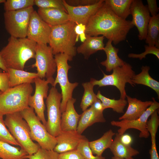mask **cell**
Instances as JSON below:
<instances>
[{
  "mask_svg": "<svg viewBox=\"0 0 159 159\" xmlns=\"http://www.w3.org/2000/svg\"><path fill=\"white\" fill-rule=\"evenodd\" d=\"M37 43L29 39L10 36L7 44L0 51L2 61L7 68L24 70L29 59L35 58Z\"/></svg>",
  "mask_w": 159,
  "mask_h": 159,
  "instance_id": "obj_2",
  "label": "cell"
},
{
  "mask_svg": "<svg viewBox=\"0 0 159 159\" xmlns=\"http://www.w3.org/2000/svg\"><path fill=\"white\" fill-rule=\"evenodd\" d=\"M99 0H65L69 5L73 6H88L95 4Z\"/></svg>",
  "mask_w": 159,
  "mask_h": 159,
  "instance_id": "obj_40",
  "label": "cell"
},
{
  "mask_svg": "<svg viewBox=\"0 0 159 159\" xmlns=\"http://www.w3.org/2000/svg\"><path fill=\"white\" fill-rule=\"evenodd\" d=\"M56 138L57 144L53 150L58 154L77 150L81 141L86 138L77 131H62Z\"/></svg>",
  "mask_w": 159,
  "mask_h": 159,
  "instance_id": "obj_17",
  "label": "cell"
},
{
  "mask_svg": "<svg viewBox=\"0 0 159 159\" xmlns=\"http://www.w3.org/2000/svg\"><path fill=\"white\" fill-rule=\"evenodd\" d=\"M86 39L76 49L77 52L83 55L85 59L99 50H103L105 47V37L101 36H91L86 34Z\"/></svg>",
  "mask_w": 159,
  "mask_h": 159,
  "instance_id": "obj_21",
  "label": "cell"
},
{
  "mask_svg": "<svg viewBox=\"0 0 159 159\" xmlns=\"http://www.w3.org/2000/svg\"><path fill=\"white\" fill-rule=\"evenodd\" d=\"M10 88L24 84L34 83L35 79L38 77L37 72H26L24 70L8 68Z\"/></svg>",
  "mask_w": 159,
  "mask_h": 159,
  "instance_id": "obj_24",
  "label": "cell"
},
{
  "mask_svg": "<svg viewBox=\"0 0 159 159\" xmlns=\"http://www.w3.org/2000/svg\"><path fill=\"white\" fill-rule=\"evenodd\" d=\"M134 26L131 21L117 16L104 2L89 20L85 33L91 36L102 35L116 45L126 39L128 33Z\"/></svg>",
  "mask_w": 159,
  "mask_h": 159,
  "instance_id": "obj_1",
  "label": "cell"
},
{
  "mask_svg": "<svg viewBox=\"0 0 159 159\" xmlns=\"http://www.w3.org/2000/svg\"><path fill=\"white\" fill-rule=\"evenodd\" d=\"M33 91L30 83L23 84L0 95V114L3 115L20 112L29 107V99Z\"/></svg>",
  "mask_w": 159,
  "mask_h": 159,
  "instance_id": "obj_4",
  "label": "cell"
},
{
  "mask_svg": "<svg viewBox=\"0 0 159 159\" xmlns=\"http://www.w3.org/2000/svg\"><path fill=\"white\" fill-rule=\"evenodd\" d=\"M128 104L127 109L124 114L119 118V120H132L138 118L151 105L153 101H142L135 98L127 95Z\"/></svg>",
  "mask_w": 159,
  "mask_h": 159,
  "instance_id": "obj_20",
  "label": "cell"
},
{
  "mask_svg": "<svg viewBox=\"0 0 159 159\" xmlns=\"http://www.w3.org/2000/svg\"><path fill=\"white\" fill-rule=\"evenodd\" d=\"M153 102L151 105L138 119L132 120H122L120 121L113 120L111 122L112 125L120 127L117 133L121 135L124 134L129 129H135L140 131L139 137L148 138L150 133L147 129V122L149 117L159 107V103L152 97Z\"/></svg>",
  "mask_w": 159,
  "mask_h": 159,
  "instance_id": "obj_12",
  "label": "cell"
},
{
  "mask_svg": "<svg viewBox=\"0 0 159 159\" xmlns=\"http://www.w3.org/2000/svg\"><path fill=\"white\" fill-rule=\"evenodd\" d=\"M6 0H0V4L1 3H4Z\"/></svg>",
  "mask_w": 159,
  "mask_h": 159,
  "instance_id": "obj_48",
  "label": "cell"
},
{
  "mask_svg": "<svg viewBox=\"0 0 159 159\" xmlns=\"http://www.w3.org/2000/svg\"><path fill=\"white\" fill-rule=\"evenodd\" d=\"M148 9L151 16L157 15L159 11V8L157 4L156 0H147Z\"/></svg>",
  "mask_w": 159,
  "mask_h": 159,
  "instance_id": "obj_43",
  "label": "cell"
},
{
  "mask_svg": "<svg viewBox=\"0 0 159 159\" xmlns=\"http://www.w3.org/2000/svg\"><path fill=\"white\" fill-rule=\"evenodd\" d=\"M0 69L4 72H7L8 69L4 65L0 56Z\"/></svg>",
  "mask_w": 159,
  "mask_h": 159,
  "instance_id": "obj_46",
  "label": "cell"
},
{
  "mask_svg": "<svg viewBox=\"0 0 159 159\" xmlns=\"http://www.w3.org/2000/svg\"><path fill=\"white\" fill-rule=\"evenodd\" d=\"M130 15L132 16V24L137 28L139 40H145L147 28L151 16L147 5L142 1L132 0L130 6Z\"/></svg>",
  "mask_w": 159,
  "mask_h": 159,
  "instance_id": "obj_15",
  "label": "cell"
},
{
  "mask_svg": "<svg viewBox=\"0 0 159 159\" xmlns=\"http://www.w3.org/2000/svg\"><path fill=\"white\" fill-rule=\"evenodd\" d=\"M121 141L124 144L127 145H131L132 142V137L128 134H123L120 136Z\"/></svg>",
  "mask_w": 159,
  "mask_h": 159,
  "instance_id": "obj_44",
  "label": "cell"
},
{
  "mask_svg": "<svg viewBox=\"0 0 159 159\" xmlns=\"http://www.w3.org/2000/svg\"><path fill=\"white\" fill-rule=\"evenodd\" d=\"M10 88L8 72H0V90L4 92Z\"/></svg>",
  "mask_w": 159,
  "mask_h": 159,
  "instance_id": "obj_41",
  "label": "cell"
},
{
  "mask_svg": "<svg viewBox=\"0 0 159 159\" xmlns=\"http://www.w3.org/2000/svg\"><path fill=\"white\" fill-rule=\"evenodd\" d=\"M76 99L73 97L67 102L65 110L62 113L60 126L62 131H77L81 116L76 111L74 104Z\"/></svg>",
  "mask_w": 159,
  "mask_h": 159,
  "instance_id": "obj_18",
  "label": "cell"
},
{
  "mask_svg": "<svg viewBox=\"0 0 159 159\" xmlns=\"http://www.w3.org/2000/svg\"><path fill=\"white\" fill-rule=\"evenodd\" d=\"M150 67L146 65L141 67V72L135 74L133 77L132 81L136 84L142 85L148 87L153 90L157 93L159 98V82L155 80L150 75Z\"/></svg>",
  "mask_w": 159,
  "mask_h": 159,
  "instance_id": "obj_27",
  "label": "cell"
},
{
  "mask_svg": "<svg viewBox=\"0 0 159 159\" xmlns=\"http://www.w3.org/2000/svg\"><path fill=\"white\" fill-rule=\"evenodd\" d=\"M104 0H99L97 3L90 5L73 6L68 4L63 0L64 6L68 14L69 21L76 24L86 25L90 17L103 5Z\"/></svg>",
  "mask_w": 159,
  "mask_h": 159,
  "instance_id": "obj_16",
  "label": "cell"
},
{
  "mask_svg": "<svg viewBox=\"0 0 159 159\" xmlns=\"http://www.w3.org/2000/svg\"><path fill=\"white\" fill-rule=\"evenodd\" d=\"M50 26L34 10L30 16L27 31L28 38L39 44H49Z\"/></svg>",
  "mask_w": 159,
  "mask_h": 159,
  "instance_id": "obj_14",
  "label": "cell"
},
{
  "mask_svg": "<svg viewBox=\"0 0 159 159\" xmlns=\"http://www.w3.org/2000/svg\"><path fill=\"white\" fill-rule=\"evenodd\" d=\"M3 116L0 114V140L10 145L20 146L7 128L3 119Z\"/></svg>",
  "mask_w": 159,
  "mask_h": 159,
  "instance_id": "obj_34",
  "label": "cell"
},
{
  "mask_svg": "<svg viewBox=\"0 0 159 159\" xmlns=\"http://www.w3.org/2000/svg\"><path fill=\"white\" fill-rule=\"evenodd\" d=\"M37 13L40 18L50 26L60 25L69 21L68 13L56 8H39Z\"/></svg>",
  "mask_w": 159,
  "mask_h": 159,
  "instance_id": "obj_19",
  "label": "cell"
},
{
  "mask_svg": "<svg viewBox=\"0 0 159 159\" xmlns=\"http://www.w3.org/2000/svg\"><path fill=\"white\" fill-rule=\"evenodd\" d=\"M74 30L76 35V42L78 41L80 37L81 42H83L86 39L85 33L86 25L81 24H76Z\"/></svg>",
  "mask_w": 159,
  "mask_h": 159,
  "instance_id": "obj_42",
  "label": "cell"
},
{
  "mask_svg": "<svg viewBox=\"0 0 159 159\" xmlns=\"http://www.w3.org/2000/svg\"><path fill=\"white\" fill-rule=\"evenodd\" d=\"M159 14L151 16L148 24L145 39L148 45L159 48Z\"/></svg>",
  "mask_w": 159,
  "mask_h": 159,
  "instance_id": "obj_28",
  "label": "cell"
},
{
  "mask_svg": "<svg viewBox=\"0 0 159 159\" xmlns=\"http://www.w3.org/2000/svg\"><path fill=\"white\" fill-rule=\"evenodd\" d=\"M20 112L29 127L32 140L37 142L42 148L53 150L57 144L56 138L48 132L36 115L34 109L29 107Z\"/></svg>",
  "mask_w": 159,
  "mask_h": 159,
  "instance_id": "obj_6",
  "label": "cell"
},
{
  "mask_svg": "<svg viewBox=\"0 0 159 159\" xmlns=\"http://www.w3.org/2000/svg\"><path fill=\"white\" fill-rule=\"evenodd\" d=\"M96 95L97 98L101 102L104 109L112 108L113 110L118 113L124 112V109L127 102L125 99L120 98L118 100L110 99L102 95L98 90Z\"/></svg>",
  "mask_w": 159,
  "mask_h": 159,
  "instance_id": "obj_31",
  "label": "cell"
},
{
  "mask_svg": "<svg viewBox=\"0 0 159 159\" xmlns=\"http://www.w3.org/2000/svg\"><path fill=\"white\" fill-rule=\"evenodd\" d=\"M91 107L96 111L99 112H103L104 110L101 102L98 99L95 102Z\"/></svg>",
  "mask_w": 159,
  "mask_h": 159,
  "instance_id": "obj_45",
  "label": "cell"
},
{
  "mask_svg": "<svg viewBox=\"0 0 159 159\" xmlns=\"http://www.w3.org/2000/svg\"><path fill=\"white\" fill-rule=\"evenodd\" d=\"M102 112L96 111L92 107L83 111L78 122L77 132L82 134L88 127L97 122H105L106 120Z\"/></svg>",
  "mask_w": 159,
  "mask_h": 159,
  "instance_id": "obj_22",
  "label": "cell"
},
{
  "mask_svg": "<svg viewBox=\"0 0 159 159\" xmlns=\"http://www.w3.org/2000/svg\"><path fill=\"white\" fill-rule=\"evenodd\" d=\"M88 140L86 138L80 143L77 149L80 152L84 159H106L102 156L93 155L89 145Z\"/></svg>",
  "mask_w": 159,
  "mask_h": 159,
  "instance_id": "obj_35",
  "label": "cell"
},
{
  "mask_svg": "<svg viewBox=\"0 0 159 159\" xmlns=\"http://www.w3.org/2000/svg\"><path fill=\"white\" fill-rule=\"evenodd\" d=\"M145 51L139 54L130 53L128 54V57L130 58H138L140 60L146 58V55L149 54H151L155 56L159 59V48L155 46H150L148 45L144 46Z\"/></svg>",
  "mask_w": 159,
  "mask_h": 159,
  "instance_id": "obj_38",
  "label": "cell"
},
{
  "mask_svg": "<svg viewBox=\"0 0 159 159\" xmlns=\"http://www.w3.org/2000/svg\"><path fill=\"white\" fill-rule=\"evenodd\" d=\"M54 57L57 64V75L52 87H56L59 84L61 89L62 100L60 109L62 113L65 110L68 101L72 97L73 92L77 87V82L71 83L68 78V72L71 67L68 63L69 61V57L63 53H59L54 55Z\"/></svg>",
  "mask_w": 159,
  "mask_h": 159,
  "instance_id": "obj_8",
  "label": "cell"
},
{
  "mask_svg": "<svg viewBox=\"0 0 159 159\" xmlns=\"http://www.w3.org/2000/svg\"><path fill=\"white\" fill-rule=\"evenodd\" d=\"M62 99L61 93L56 87H52L46 98L47 120L45 127L48 132L53 136L56 137L62 132L61 120L62 115L60 107Z\"/></svg>",
  "mask_w": 159,
  "mask_h": 159,
  "instance_id": "obj_11",
  "label": "cell"
},
{
  "mask_svg": "<svg viewBox=\"0 0 159 159\" xmlns=\"http://www.w3.org/2000/svg\"><path fill=\"white\" fill-rule=\"evenodd\" d=\"M4 121L6 126L19 144L21 148L26 151L28 155H33L41 148L38 143H34L31 139L29 127L20 112L6 115Z\"/></svg>",
  "mask_w": 159,
  "mask_h": 159,
  "instance_id": "obj_5",
  "label": "cell"
},
{
  "mask_svg": "<svg viewBox=\"0 0 159 159\" xmlns=\"http://www.w3.org/2000/svg\"><path fill=\"white\" fill-rule=\"evenodd\" d=\"M2 93V92H1V91H0V95Z\"/></svg>",
  "mask_w": 159,
  "mask_h": 159,
  "instance_id": "obj_50",
  "label": "cell"
},
{
  "mask_svg": "<svg viewBox=\"0 0 159 159\" xmlns=\"http://www.w3.org/2000/svg\"><path fill=\"white\" fill-rule=\"evenodd\" d=\"M58 159H84L77 150H71L59 154Z\"/></svg>",
  "mask_w": 159,
  "mask_h": 159,
  "instance_id": "obj_39",
  "label": "cell"
},
{
  "mask_svg": "<svg viewBox=\"0 0 159 159\" xmlns=\"http://www.w3.org/2000/svg\"><path fill=\"white\" fill-rule=\"evenodd\" d=\"M82 85L84 88V91L80 104V107L82 110L84 111L98 99L94 92V86L90 81L83 83Z\"/></svg>",
  "mask_w": 159,
  "mask_h": 159,
  "instance_id": "obj_32",
  "label": "cell"
},
{
  "mask_svg": "<svg viewBox=\"0 0 159 159\" xmlns=\"http://www.w3.org/2000/svg\"><path fill=\"white\" fill-rule=\"evenodd\" d=\"M59 154L53 150H48L40 148L32 155H27L26 158L28 159H58Z\"/></svg>",
  "mask_w": 159,
  "mask_h": 159,
  "instance_id": "obj_36",
  "label": "cell"
},
{
  "mask_svg": "<svg viewBox=\"0 0 159 159\" xmlns=\"http://www.w3.org/2000/svg\"><path fill=\"white\" fill-rule=\"evenodd\" d=\"M35 89L33 95H31L29 99L28 105L33 108L37 116L45 126L47 121L45 119L44 111L45 105L44 99L48 96L49 82L45 79L37 78L35 80Z\"/></svg>",
  "mask_w": 159,
  "mask_h": 159,
  "instance_id": "obj_13",
  "label": "cell"
},
{
  "mask_svg": "<svg viewBox=\"0 0 159 159\" xmlns=\"http://www.w3.org/2000/svg\"><path fill=\"white\" fill-rule=\"evenodd\" d=\"M2 72V70L1 69H0V72Z\"/></svg>",
  "mask_w": 159,
  "mask_h": 159,
  "instance_id": "obj_49",
  "label": "cell"
},
{
  "mask_svg": "<svg viewBox=\"0 0 159 159\" xmlns=\"http://www.w3.org/2000/svg\"><path fill=\"white\" fill-rule=\"evenodd\" d=\"M132 0H105L112 11L119 17L126 19L130 15V6Z\"/></svg>",
  "mask_w": 159,
  "mask_h": 159,
  "instance_id": "obj_29",
  "label": "cell"
},
{
  "mask_svg": "<svg viewBox=\"0 0 159 159\" xmlns=\"http://www.w3.org/2000/svg\"><path fill=\"white\" fill-rule=\"evenodd\" d=\"M34 5L39 8H56L62 9L67 13L63 0H34Z\"/></svg>",
  "mask_w": 159,
  "mask_h": 159,
  "instance_id": "obj_37",
  "label": "cell"
},
{
  "mask_svg": "<svg viewBox=\"0 0 159 159\" xmlns=\"http://www.w3.org/2000/svg\"><path fill=\"white\" fill-rule=\"evenodd\" d=\"M115 133L111 129L105 132L99 139L89 142V146L93 154L102 156L104 151L110 148L113 141L112 138Z\"/></svg>",
  "mask_w": 159,
  "mask_h": 159,
  "instance_id": "obj_26",
  "label": "cell"
},
{
  "mask_svg": "<svg viewBox=\"0 0 159 159\" xmlns=\"http://www.w3.org/2000/svg\"><path fill=\"white\" fill-rule=\"evenodd\" d=\"M33 6L24 9L5 11L4 13L5 28L11 36L16 38L27 37L28 26Z\"/></svg>",
  "mask_w": 159,
  "mask_h": 159,
  "instance_id": "obj_10",
  "label": "cell"
},
{
  "mask_svg": "<svg viewBox=\"0 0 159 159\" xmlns=\"http://www.w3.org/2000/svg\"><path fill=\"white\" fill-rule=\"evenodd\" d=\"M112 70V73L109 75L102 72L103 77L100 80L92 78L90 81L94 86L97 85L102 87L112 85L116 87L120 91V98L125 99L127 95L125 89L126 84L129 83L133 87L135 86L132 81L135 72L131 65L126 62L123 65L115 68Z\"/></svg>",
  "mask_w": 159,
  "mask_h": 159,
  "instance_id": "obj_7",
  "label": "cell"
},
{
  "mask_svg": "<svg viewBox=\"0 0 159 159\" xmlns=\"http://www.w3.org/2000/svg\"><path fill=\"white\" fill-rule=\"evenodd\" d=\"M112 43V41L108 40L103 50L106 54L107 58L100 62L102 65L105 67L106 70L108 72L123 65L125 62L118 56L119 49L113 46Z\"/></svg>",
  "mask_w": 159,
  "mask_h": 159,
  "instance_id": "obj_23",
  "label": "cell"
},
{
  "mask_svg": "<svg viewBox=\"0 0 159 159\" xmlns=\"http://www.w3.org/2000/svg\"><path fill=\"white\" fill-rule=\"evenodd\" d=\"M28 155L24 150L0 140V158L2 159H26Z\"/></svg>",
  "mask_w": 159,
  "mask_h": 159,
  "instance_id": "obj_30",
  "label": "cell"
},
{
  "mask_svg": "<svg viewBox=\"0 0 159 159\" xmlns=\"http://www.w3.org/2000/svg\"><path fill=\"white\" fill-rule=\"evenodd\" d=\"M111 159H134L132 157L127 158H120L114 156H113L112 157Z\"/></svg>",
  "mask_w": 159,
  "mask_h": 159,
  "instance_id": "obj_47",
  "label": "cell"
},
{
  "mask_svg": "<svg viewBox=\"0 0 159 159\" xmlns=\"http://www.w3.org/2000/svg\"><path fill=\"white\" fill-rule=\"evenodd\" d=\"M75 23L69 21L64 24L50 26L49 37V46L53 54L63 53L69 57V61L73 60L77 53L76 35L74 31Z\"/></svg>",
  "mask_w": 159,
  "mask_h": 159,
  "instance_id": "obj_3",
  "label": "cell"
},
{
  "mask_svg": "<svg viewBox=\"0 0 159 159\" xmlns=\"http://www.w3.org/2000/svg\"><path fill=\"white\" fill-rule=\"evenodd\" d=\"M34 5V0H7L4 3L5 11L24 9Z\"/></svg>",
  "mask_w": 159,
  "mask_h": 159,
  "instance_id": "obj_33",
  "label": "cell"
},
{
  "mask_svg": "<svg viewBox=\"0 0 159 159\" xmlns=\"http://www.w3.org/2000/svg\"><path fill=\"white\" fill-rule=\"evenodd\" d=\"M109 148L114 156L122 158L132 157L139 154L137 150L133 148L131 145H127L120 141V135L117 133Z\"/></svg>",
  "mask_w": 159,
  "mask_h": 159,
  "instance_id": "obj_25",
  "label": "cell"
},
{
  "mask_svg": "<svg viewBox=\"0 0 159 159\" xmlns=\"http://www.w3.org/2000/svg\"><path fill=\"white\" fill-rule=\"evenodd\" d=\"M35 62L32 65L37 69L38 77L49 81L53 86V76L57 70V64L52 48L47 44H37L35 48Z\"/></svg>",
  "mask_w": 159,
  "mask_h": 159,
  "instance_id": "obj_9",
  "label": "cell"
}]
</instances>
